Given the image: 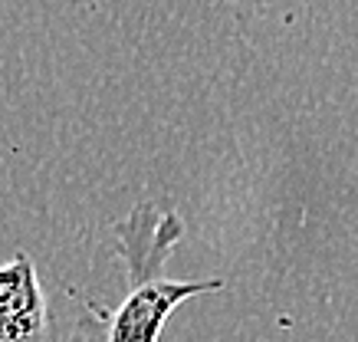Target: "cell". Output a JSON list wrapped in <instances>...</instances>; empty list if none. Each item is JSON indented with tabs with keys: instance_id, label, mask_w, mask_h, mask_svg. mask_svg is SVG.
I'll return each instance as SVG.
<instances>
[{
	"instance_id": "cell-1",
	"label": "cell",
	"mask_w": 358,
	"mask_h": 342,
	"mask_svg": "<svg viewBox=\"0 0 358 342\" xmlns=\"http://www.w3.org/2000/svg\"><path fill=\"white\" fill-rule=\"evenodd\" d=\"M185 237V224L174 211H158L141 201L129 218L115 224V254L122 260L129 293L115 309L79 297L86 316L76 320L69 342H158L164 322L185 299L224 287V280H171L164 264Z\"/></svg>"
},
{
	"instance_id": "cell-2",
	"label": "cell",
	"mask_w": 358,
	"mask_h": 342,
	"mask_svg": "<svg viewBox=\"0 0 358 342\" xmlns=\"http://www.w3.org/2000/svg\"><path fill=\"white\" fill-rule=\"evenodd\" d=\"M0 342H59L36 266L13 254L0 266Z\"/></svg>"
}]
</instances>
